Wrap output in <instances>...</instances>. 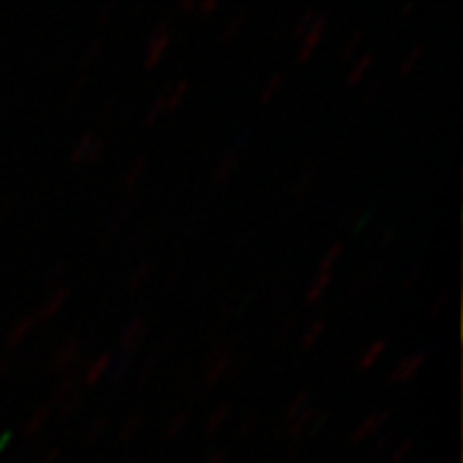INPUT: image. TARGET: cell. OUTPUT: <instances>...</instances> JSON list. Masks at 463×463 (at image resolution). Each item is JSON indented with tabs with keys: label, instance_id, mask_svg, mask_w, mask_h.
Returning a JSON list of instances; mask_svg holds the SVG:
<instances>
[{
	"label": "cell",
	"instance_id": "cell-1",
	"mask_svg": "<svg viewBox=\"0 0 463 463\" xmlns=\"http://www.w3.org/2000/svg\"><path fill=\"white\" fill-rule=\"evenodd\" d=\"M173 43V29L168 22H161V24L154 26V31L149 33L146 38V45H145V57H142V64L146 69H154L156 64H161L164 55L168 52Z\"/></svg>",
	"mask_w": 463,
	"mask_h": 463
},
{
	"label": "cell",
	"instance_id": "cell-2",
	"mask_svg": "<svg viewBox=\"0 0 463 463\" xmlns=\"http://www.w3.org/2000/svg\"><path fill=\"white\" fill-rule=\"evenodd\" d=\"M426 362H428V350H419V353H414V354H407V357H402V360L392 366L391 373H388V378H385V381H388L391 385L409 383L411 378L419 376L420 369L426 366Z\"/></svg>",
	"mask_w": 463,
	"mask_h": 463
},
{
	"label": "cell",
	"instance_id": "cell-3",
	"mask_svg": "<svg viewBox=\"0 0 463 463\" xmlns=\"http://www.w3.org/2000/svg\"><path fill=\"white\" fill-rule=\"evenodd\" d=\"M149 335V322L145 317H135L133 322H128V326L121 331V338H118V345H121V353L135 357V353L140 350L142 343L146 341Z\"/></svg>",
	"mask_w": 463,
	"mask_h": 463
},
{
	"label": "cell",
	"instance_id": "cell-4",
	"mask_svg": "<svg viewBox=\"0 0 463 463\" xmlns=\"http://www.w3.org/2000/svg\"><path fill=\"white\" fill-rule=\"evenodd\" d=\"M107 149V140L104 137H95V133H83L76 140L71 149V164H83V161H98Z\"/></svg>",
	"mask_w": 463,
	"mask_h": 463
},
{
	"label": "cell",
	"instance_id": "cell-5",
	"mask_svg": "<svg viewBox=\"0 0 463 463\" xmlns=\"http://www.w3.org/2000/svg\"><path fill=\"white\" fill-rule=\"evenodd\" d=\"M326 26H329V13H317V17H315L310 29L305 31V36L300 38V48H298L300 61L310 60L312 52H315L317 45L322 43L324 33H326Z\"/></svg>",
	"mask_w": 463,
	"mask_h": 463
},
{
	"label": "cell",
	"instance_id": "cell-6",
	"mask_svg": "<svg viewBox=\"0 0 463 463\" xmlns=\"http://www.w3.org/2000/svg\"><path fill=\"white\" fill-rule=\"evenodd\" d=\"M392 419V409H383V411H376V414H369L354 426V430L350 433L353 442H364V439L376 438L381 430L385 428V423Z\"/></svg>",
	"mask_w": 463,
	"mask_h": 463
},
{
	"label": "cell",
	"instance_id": "cell-7",
	"mask_svg": "<svg viewBox=\"0 0 463 463\" xmlns=\"http://www.w3.org/2000/svg\"><path fill=\"white\" fill-rule=\"evenodd\" d=\"M69 296H71V288H69L67 284L52 288L48 298H45L43 303H41V307L36 310V315H33V322H50V319H55L61 312V307L67 305Z\"/></svg>",
	"mask_w": 463,
	"mask_h": 463
},
{
	"label": "cell",
	"instance_id": "cell-8",
	"mask_svg": "<svg viewBox=\"0 0 463 463\" xmlns=\"http://www.w3.org/2000/svg\"><path fill=\"white\" fill-rule=\"evenodd\" d=\"M232 362H234V350L232 347H225V350H218V353L208 360L206 369H203V376H206V383L213 385L218 383L220 378L230 372Z\"/></svg>",
	"mask_w": 463,
	"mask_h": 463
},
{
	"label": "cell",
	"instance_id": "cell-9",
	"mask_svg": "<svg viewBox=\"0 0 463 463\" xmlns=\"http://www.w3.org/2000/svg\"><path fill=\"white\" fill-rule=\"evenodd\" d=\"M111 362H114V354L111 353L98 354V357H95V360H92L83 372H80V383L88 385V388H90V385H98L99 381L109 373Z\"/></svg>",
	"mask_w": 463,
	"mask_h": 463
},
{
	"label": "cell",
	"instance_id": "cell-10",
	"mask_svg": "<svg viewBox=\"0 0 463 463\" xmlns=\"http://www.w3.org/2000/svg\"><path fill=\"white\" fill-rule=\"evenodd\" d=\"M79 354H80V343L76 341V338H69V341L61 343L55 353H52V357H50V366H52V369H69L73 362L79 360Z\"/></svg>",
	"mask_w": 463,
	"mask_h": 463
},
{
	"label": "cell",
	"instance_id": "cell-11",
	"mask_svg": "<svg viewBox=\"0 0 463 463\" xmlns=\"http://www.w3.org/2000/svg\"><path fill=\"white\" fill-rule=\"evenodd\" d=\"M189 92V80L183 79L177 80V83H173V86L165 88L164 92H159L161 102H164V111H175L180 104H183V99L187 98Z\"/></svg>",
	"mask_w": 463,
	"mask_h": 463
},
{
	"label": "cell",
	"instance_id": "cell-12",
	"mask_svg": "<svg viewBox=\"0 0 463 463\" xmlns=\"http://www.w3.org/2000/svg\"><path fill=\"white\" fill-rule=\"evenodd\" d=\"M79 383H80V372H69L67 376L61 378L60 383L55 385V391H52V404H50V407H60V404L67 402L69 397L76 392Z\"/></svg>",
	"mask_w": 463,
	"mask_h": 463
},
{
	"label": "cell",
	"instance_id": "cell-13",
	"mask_svg": "<svg viewBox=\"0 0 463 463\" xmlns=\"http://www.w3.org/2000/svg\"><path fill=\"white\" fill-rule=\"evenodd\" d=\"M234 414V402H230V400H225V402H220L218 407L211 411V416L206 419V423H203V430H206V435H213L218 433L220 428L225 426L227 419Z\"/></svg>",
	"mask_w": 463,
	"mask_h": 463
},
{
	"label": "cell",
	"instance_id": "cell-14",
	"mask_svg": "<svg viewBox=\"0 0 463 463\" xmlns=\"http://www.w3.org/2000/svg\"><path fill=\"white\" fill-rule=\"evenodd\" d=\"M239 164H241V159H239V152H227L222 159L215 164L213 168V183L215 184H225L227 180H230L234 173H237Z\"/></svg>",
	"mask_w": 463,
	"mask_h": 463
},
{
	"label": "cell",
	"instance_id": "cell-15",
	"mask_svg": "<svg viewBox=\"0 0 463 463\" xmlns=\"http://www.w3.org/2000/svg\"><path fill=\"white\" fill-rule=\"evenodd\" d=\"M373 61H376V55H373V52H364L362 57H357L353 67H350V71H347V76H345L347 86H354V83L364 80L366 76H369V71H372Z\"/></svg>",
	"mask_w": 463,
	"mask_h": 463
},
{
	"label": "cell",
	"instance_id": "cell-16",
	"mask_svg": "<svg viewBox=\"0 0 463 463\" xmlns=\"http://www.w3.org/2000/svg\"><path fill=\"white\" fill-rule=\"evenodd\" d=\"M50 414H52V407H50V404H45V407H38L36 411H33V414L24 420L22 433H24L26 438H33V435L41 433V430L45 428V423L50 420Z\"/></svg>",
	"mask_w": 463,
	"mask_h": 463
},
{
	"label": "cell",
	"instance_id": "cell-17",
	"mask_svg": "<svg viewBox=\"0 0 463 463\" xmlns=\"http://www.w3.org/2000/svg\"><path fill=\"white\" fill-rule=\"evenodd\" d=\"M385 350H388V341H385V338H378V341H373L372 345L364 347V353L360 354V360H357V369H362V372H364V369H372V366L376 364L381 357H383Z\"/></svg>",
	"mask_w": 463,
	"mask_h": 463
},
{
	"label": "cell",
	"instance_id": "cell-18",
	"mask_svg": "<svg viewBox=\"0 0 463 463\" xmlns=\"http://www.w3.org/2000/svg\"><path fill=\"white\" fill-rule=\"evenodd\" d=\"M146 165H149V156H146V154L135 156L133 164H130L128 171H126V175H123V187H126V189L137 187V183H140L142 177H145Z\"/></svg>",
	"mask_w": 463,
	"mask_h": 463
},
{
	"label": "cell",
	"instance_id": "cell-19",
	"mask_svg": "<svg viewBox=\"0 0 463 463\" xmlns=\"http://www.w3.org/2000/svg\"><path fill=\"white\" fill-rule=\"evenodd\" d=\"M165 350H168V341L159 343V345L154 347L152 353L146 354L145 364H142V369H140V376H137V385H140V388L146 383V381H149V378H152L154 369H156V364H159V360L165 354Z\"/></svg>",
	"mask_w": 463,
	"mask_h": 463
},
{
	"label": "cell",
	"instance_id": "cell-20",
	"mask_svg": "<svg viewBox=\"0 0 463 463\" xmlns=\"http://www.w3.org/2000/svg\"><path fill=\"white\" fill-rule=\"evenodd\" d=\"M319 411L315 407H307L303 411V414H298L296 416V419H291L288 420V435H291V438H300V435H305L307 433V430H310V426H312V420H315V416H317Z\"/></svg>",
	"mask_w": 463,
	"mask_h": 463
},
{
	"label": "cell",
	"instance_id": "cell-21",
	"mask_svg": "<svg viewBox=\"0 0 463 463\" xmlns=\"http://www.w3.org/2000/svg\"><path fill=\"white\" fill-rule=\"evenodd\" d=\"M33 317H24V319H19L17 324H14L13 329L7 331L5 335V345L7 347H17L19 343H24L26 338H29V334L33 331Z\"/></svg>",
	"mask_w": 463,
	"mask_h": 463
},
{
	"label": "cell",
	"instance_id": "cell-22",
	"mask_svg": "<svg viewBox=\"0 0 463 463\" xmlns=\"http://www.w3.org/2000/svg\"><path fill=\"white\" fill-rule=\"evenodd\" d=\"M331 281H334V275H331V272H317V277L310 281V287L305 291V300H307V303H317L324 296V291L331 287Z\"/></svg>",
	"mask_w": 463,
	"mask_h": 463
},
{
	"label": "cell",
	"instance_id": "cell-23",
	"mask_svg": "<svg viewBox=\"0 0 463 463\" xmlns=\"http://www.w3.org/2000/svg\"><path fill=\"white\" fill-rule=\"evenodd\" d=\"M107 428H109V416L107 414L95 416V419H92L83 430H80V439H83V442H95V439H99L104 433H107Z\"/></svg>",
	"mask_w": 463,
	"mask_h": 463
},
{
	"label": "cell",
	"instance_id": "cell-24",
	"mask_svg": "<svg viewBox=\"0 0 463 463\" xmlns=\"http://www.w3.org/2000/svg\"><path fill=\"white\" fill-rule=\"evenodd\" d=\"M142 428H145V414L137 411V414H133L126 423H123L121 430H118V439H121V442H128L135 435L142 433Z\"/></svg>",
	"mask_w": 463,
	"mask_h": 463
},
{
	"label": "cell",
	"instance_id": "cell-25",
	"mask_svg": "<svg viewBox=\"0 0 463 463\" xmlns=\"http://www.w3.org/2000/svg\"><path fill=\"white\" fill-rule=\"evenodd\" d=\"M414 447H416L414 435H407V438L400 439L391 451V463H407V458L411 457Z\"/></svg>",
	"mask_w": 463,
	"mask_h": 463
},
{
	"label": "cell",
	"instance_id": "cell-26",
	"mask_svg": "<svg viewBox=\"0 0 463 463\" xmlns=\"http://www.w3.org/2000/svg\"><path fill=\"white\" fill-rule=\"evenodd\" d=\"M281 83H284V73H281V71L269 73L268 80H265V83H262L260 95H258V99H260V102H269V99L275 98L277 92H279Z\"/></svg>",
	"mask_w": 463,
	"mask_h": 463
},
{
	"label": "cell",
	"instance_id": "cell-27",
	"mask_svg": "<svg viewBox=\"0 0 463 463\" xmlns=\"http://www.w3.org/2000/svg\"><path fill=\"white\" fill-rule=\"evenodd\" d=\"M307 407H312V392L310 391H300L298 395L293 397L291 402H288L287 414H284V416H287V420H291V419H296L298 414H303Z\"/></svg>",
	"mask_w": 463,
	"mask_h": 463
},
{
	"label": "cell",
	"instance_id": "cell-28",
	"mask_svg": "<svg viewBox=\"0 0 463 463\" xmlns=\"http://www.w3.org/2000/svg\"><path fill=\"white\" fill-rule=\"evenodd\" d=\"M244 22H246L244 10L237 14H232L225 24H222V29H220V38H222V41H232V38H237L239 31L244 29Z\"/></svg>",
	"mask_w": 463,
	"mask_h": 463
},
{
	"label": "cell",
	"instance_id": "cell-29",
	"mask_svg": "<svg viewBox=\"0 0 463 463\" xmlns=\"http://www.w3.org/2000/svg\"><path fill=\"white\" fill-rule=\"evenodd\" d=\"M423 55H426V48H423V45H420V43H416L414 48L407 50V55L402 57V61H400V67H397V71H400V73H411Z\"/></svg>",
	"mask_w": 463,
	"mask_h": 463
},
{
	"label": "cell",
	"instance_id": "cell-30",
	"mask_svg": "<svg viewBox=\"0 0 463 463\" xmlns=\"http://www.w3.org/2000/svg\"><path fill=\"white\" fill-rule=\"evenodd\" d=\"M324 331H326V322H324V319H315V322H312L310 326L303 331L300 345H303L305 350H310V347L319 341V335H322Z\"/></svg>",
	"mask_w": 463,
	"mask_h": 463
},
{
	"label": "cell",
	"instance_id": "cell-31",
	"mask_svg": "<svg viewBox=\"0 0 463 463\" xmlns=\"http://www.w3.org/2000/svg\"><path fill=\"white\" fill-rule=\"evenodd\" d=\"M315 17H317V10L315 7H305L303 13L296 17V24H293V38H303L305 36V31L310 29L312 22H315Z\"/></svg>",
	"mask_w": 463,
	"mask_h": 463
},
{
	"label": "cell",
	"instance_id": "cell-32",
	"mask_svg": "<svg viewBox=\"0 0 463 463\" xmlns=\"http://www.w3.org/2000/svg\"><path fill=\"white\" fill-rule=\"evenodd\" d=\"M130 364H133V357H128V354H121L118 360L111 362V369H109V378L111 383L118 385L123 381V376L130 372Z\"/></svg>",
	"mask_w": 463,
	"mask_h": 463
},
{
	"label": "cell",
	"instance_id": "cell-33",
	"mask_svg": "<svg viewBox=\"0 0 463 463\" xmlns=\"http://www.w3.org/2000/svg\"><path fill=\"white\" fill-rule=\"evenodd\" d=\"M447 303H449V291H439L435 293V298L430 300V305H428L426 310V317L433 322V319H438L439 315H442V310L447 307Z\"/></svg>",
	"mask_w": 463,
	"mask_h": 463
},
{
	"label": "cell",
	"instance_id": "cell-34",
	"mask_svg": "<svg viewBox=\"0 0 463 463\" xmlns=\"http://www.w3.org/2000/svg\"><path fill=\"white\" fill-rule=\"evenodd\" d=\"M187 426H189V414L187 411H180V414L173 416L171 423H168V428H165V438L175 439L177 435L184 433V428Z\"/></svg>",
	"mask_w": 463,
	"mask_h": 463
},
{
	"label": "cell",
	"instance_id": "cell-35",
	"mask_svg": "<svg viewBox=\"0 0 463 463\" xmlns=\"http://www.w3.org/2000/svg\"><path fill=\"white\" fill-rule=\"evenodd\" d=\"M102 50H104L102 41H92V43L88 45V50L83 52V60H80V73H83V71L88 73V69H90L92 64L98 61V57L102 55Z\"/></svg>",
	"mask_w": 463,
	"mask_h": 463
},
{
	"label": "cell",
	"instance_id": "cell-36",
	"mask_svg": "<svg viewBox=\"0 0 463 463\" xmlns=\"http://www.w3.org/2000/svg\"><path fill=\"white\" fill-rule=\"evenodd\" d=\"M343 249H345V246H343L341 241H335V244H331V249L326 250V253H324L322 262H319V272H331V268H334V265H335V260H338V258L343 256Z\"/></svg>",
	"mask_w": 463,
	"mask_h": 463
},
{
	"label": "cell",
	"instance_id": "cell-37",
	"mask_svg": "<svg viewBox=\"0 0 463 463\" xmlns=\"http://www.w3.org/2000/svg\"><path fill=\"white\" fill-rule=\"evenodd\" d=\"M362 38H364V31L362 29H354L353 33L347 36V41L343 43V48H341V60H350V57L354 55V50L360 48Z\"/></svg>",
	"mask_w": 463,
	"mask_h": 463
},
{
	"label": "cell",
	"instance_id": "cell-38",
	"mask_svg": "<svg viewBox=\"0 0 463 463\" xmlns=\"http://www.w3.org/2000/svg\"><path fill=\"white\" fill-rule=\"evenodd\" d=\"M315 175H317V171L315 168H305L303 173H300V177L293 183V196H303L307 189H310L312 180H315Z\"/></svg>",
	"mask_w": 463,
	"mask_h": 463
},
{
	"label": "cell",
	"instance_id": "cell-39",
	"mask_svg": "<svg viewBox=\"0 0 463 463\" xmlns=\"http://www.w3.org/2000/svg\"><path fill=\"white\" fill-rule=\"evenodd\" d=\"M149 275H152V262H142V265H137V268L133 269V275H130V279H128V287L130 288L142 287Z\"/></svg>",
	"mask_w": 463,
	"mask_h": 463
},
{
	"label": "cell",
	"instance_id": "cell-40",
	"mask_svg": "<svg viewBox=\"0 0 463 463\" xmlns=\"http://www.w3.org/2000/svg\"><path fill=\"white\" fill-rule=\"evenodd\" d=\"M258 423H260V414H258V411H250V414H246V419L237 426V435L249 438V435L258 428Z\"/></svg>",
	"mask_w": 463,
	"mask_h": 463
},
{
	"label": "cell",
	"instance_id": "cell-41",
	"mask_svg": "<svg viewBox=\"0 0 463 463\" xmlns=\"http://www.w3.org/2000/svg\"><path fill=\"white\" fill-rule=\"evenodd\" d=\"M67 268H69L67 262H57L55 269H52V272H50L48 277H45V287H48V288L61 287V277H64Z\"/></svg>",
	"mask_w": 463,
	"mask_h": 463
},
{
	"label": "cell",
	"instance_id": "cell-42",
	"mask_svg": "<svg viewBox=\"0 0 463 463\" xmlns=\"http://www.w3.org/2000/svg\"><path fill=\"white\" fill-rule=\"evenodd\" d=\"M420 275H423V269H420L419 265H414V268L409 269V275H404V279H402V291H409V288L414 287L416 281L420 279Z\"/></svg>",
	"mask_w": 463,
	"mask_h": 463
},
{
	"label": "cell",
	"instance_id": "cell-43",
	"mask_svg": "<svg viewBox=\"0 0 463 463\" xmlns=\"http://www.w3.org/2000/svg\"><path fill=\"white\" fill-rule=\"evenodd\" d=\"M80 404H83V397H80L79 392H73V395L69 397L67 402L60 404V407H61V414H67V416L73 414V411H76V409H79Z\"/></svg>",
	"mask_w": 463,
	"mask_h": 463
},
{
	"label": "cell",
	"instance_id": "cell-44",
	"mask_svg": "<svg viewBox=\"0 0 463 463\" xmlns=\"http://www.w3.org/2000/svg\"><path fill=\"white\" fill-rule=\"evenodd\" d=\"M392 438H395V433H391V430H388V433H378L376 442H373V454H381V451H383L385 447L391 445Z\"/></svg>",
	"mask_w": 463,
	"mask_h": 463
},
{
	"label": "cell",
	"instance_id": "cell-45",
	"mask_svg": "<svg viewBox=\"0 0 463 463\" xmlns=\"http://www.w3.org/2000/svg\"><path fill=\"white\" fill-rule=\"evenodd\" d=\"M296 324H298V319L296 317H288L287 322H284V326H281L279 331H277V343H284L288 338V334H291L293 329H296Z\"/></svg>",
	"mask_w": 463,
	"mask_h": 463
},
{
	"label": "cell",
	"instance_id": "cell-46",
	"mask_svg": "<svg viewBox=\"0 0 463 463\" xmlns=\"http://www.w3.org/2000/svg\"><path fill=\"white\" fill-rule=\"evenodd\" d=\"M395 227H383V230H381V234H378V244L381 246H391L392 241H395Z\"/></svg>",
	"mask_w": 463,
	"mask_h": 463
},
{
	"label": "cell",
	"instance_id": "cell-47",
	"mask_svg": "<svg viewBox=\"0 0 463 463\" xmlns=\"http://www.w3.org/2000/svg\"><path fill=\"white\" fill-rule=\"evenodd\" d=\"M218 7H220L218 0H199V3H196V10H199V13H203V14L215 13Z\"/></svg>",
	"mask_w": 463,
	"mask_h": 463
},
{
	"label": "cell",
	"instance_id": "cell-48",
	"mask_svg": "<svg viewBox=\"0 0 463 463\" xmlns=\"http://www.w3.org/2000/svg\"><path fill=\"white\" fill-rule=\"evenodd\" d=\"M114 10H116L114 3H107V5L99 7V13H98V22H99V24H107L111 14H114Z\"/></svg>",
	"mask_w": 463,
	"mask_h": 463
},
{
	"label": "cell",
	"instance_id": "cell-49",
	"mask_svg": "<svg viewBox=\"0 0 463 463\" xmlns=\"http://www.w3.org/2000/svg\"><path fill=\"white\" fill-rule=\"evenodd\" d=\"M60 457H61V451L57 449V447H52V449H48V451H43V454H41L38 463H57V461H60Z\"/></svg>",
	"mask_w": 463,
	"mask_h": 463
},
{
	"label": "cell",
	"instance_id": "cell-50",
	"mask_svg": "<svg viewBox=\"0 0 463 463\" xmlns=\"http://www.w3.org/2000/svg\"><path fill=\"white\" fill-rule=\"evenodd\" d=\"M381 86H383V83H381V79H376L373 83H369V86L364 88V92H362V95H364V102H369V99L376 98V92L381 90Z\"/></svg>",
	"mask_w": 463,
	"mask_h": 463
},
{
	"label": "cell",
	"instance_id": "cell-51",
	"mask_svg": "<svg viewBox=\"0 0 463 463\" xmlns=\"http://www.w3.org/2000/svg\"><path fill=\"white\" fill-rule=\"evenodd\" d=\"M203 463H227V451L225 449L211 451V454L203 458Z\"/></svg>",
	"mask_w": 463,
	"mask_h": 463
},
{
	"label": "cell",
	"instance_id": "cell-52",
	"mask_svg": "<svg viewBox=\"0 0 463 463\" xmlns=\"http://www.w3.org/2000/svg\"><path fill=\"white\" fill-rule=\"evenodd\" d=\"M196 3H199V0H177V7L184 10V13H189V10H196Z\"/></svg>",
	"mask_w": 463,
	"mask_h": 463
},
{
	"label": "cell",
	"instance_id": "cell-53",
	"mask_svg": "<svg viewBox=\"0 0 463 463\" xmlns=\"http://www.w3.org/2000/svg\"><path fill=\"white\" fill-rule=\"evenodd\" d=\"M10 376V362L7 360H0V383Z\"/></svg>",
	"mask_w": 463,
	"mask_h": 463
},
{
	"label": "cell",
	"instance_id": "cell-54",
	"mask_svg": "<svg viewBox=\"0 0 463 463\" xmlns=\"http://www.w3.org/2000/svg\"><path fill=\"white\" fill-rule=\"evenodd\" d=\"M7 442H13V430H3L0 433V449H5Z\"/></svg>",
	"mask_w": 463,
	"mask_h": 463
},
{
	"label": "cell",
	"instance_id": "cell-55",
	"mask_svg": "<svg viewBox=\"0 0 463 463\" xmlns=\"http://www.w3.org/2000/svg\"><path fill=\"white\" fill-rule=\"evenodd\" d=\"M414 10H416V5L411 3V0H409V3H404V5L400 7V14H402V17H409V14L414 13Z\"/></svg>",
	"mask_w": 463,
	"mask_h": 463
},
{
	"label": "cell",
	"instance_id": "cell-56",
	"mask_svg": "<svg viewBox=\"0 0 463 463\" xmlns=\"http://www.w3.org/2000/svg\"><path fill=\"white\" fill-rule=\"evenodd\" d=\"M249 239H253V232H246L244 237L239 239V244L234 246V249H244V246H246V241H249Z\"/></svg>",
	"mask_w": 463,
	"mask_h": 463
},
{
	"label": "cell",
	"instance_id": "cell-57",
	"mask_svg": "<svg viewBox=\"0 0 463 463\" xmlns=\"http://www.w3.org/2000/svg\"><path fill=\"white\" fill-rule=\"evenodd\" d=\"M114 104H116V99H109V104H107V107H102V111H99V118H104V116H109V111L114 109Z\"/></svg>",
	"mask_w": 463,
	"mask_h": 463
},
{
	"label": "cell",
	"instance_id": "cell-58",
	"mask_svg": "<svg viewBox=\"0 0 463 463\" xmlns=\"http://www.w3.org/2000/svg\"><path fill=\"white\" fill-rule=\"evenodd\" d=\"M439 463H454V458H451V457H445V458H442V461H439Z\"/></svg>",
	"mask_w": 463,
	"mask_h": 463
},
{
	"label": "cell",
	"instance_id": "cell-59",
	"mask_svg": "<svg viewBox=\"0 0 463 463\" xmlns=\"http://www.w3.org/2000/svg\"><path fill=\"white\" fill-rule=\"evenodd\" d=\"M130 463H135V461H130Z\"/></svg>",
	"mask_w": 463,
	"mask_h": 463
}]
</instances>
